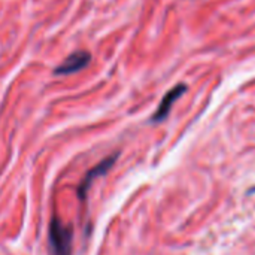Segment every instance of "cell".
Masks as SVG:
<instances>
[{"mask_svg": "<svg viewBox=\"0 0 255 255\" xmlns=\"http://www.w3.org/2000/svg\"><path fill=\"white\" fill-rule=\"evenodd\" d=\"M185 90H187L185 85H178V87L172 88V90L164 96V99L161 100V103H160L157 112H155L154 117H152V121H157V123H158V121H163V120L169 115V112H170L173 103L182 96V93H184Z\"/></svg>", "mask_w": 255, "mask_h": 255, "instance_id": "277c9868", "label": "cell"}, {"mask_svg": "<svg viewBox=\"0 0 255 255\" xmlns=\"http://www.w3.org/2000/svg\"><path fill=\"white\" fill-rule=\"evenodd\" d=\"M117 157H118V154H114V155H111V157H108V158H105L103 161H100L96 167H93L91 170H88V173H87V176L84 178V181H82V184H81V187H79V197L82 199V197H85V194H87V191H88V188H90V185L93 184V181L94 179H97L99 176H102V175H105L114 164H115V160H117Z\"/></svg>", "mask_w": 255, "mask_h": 255, "instance_id": "3957f363", "label": "cell"}, {"mask_svg": "<svg viewBox=\"0 0 255 255\" xmlns=\"http://www.w3.org/2000/svg\"><path fill=\"white\" fill-rule=\"evenodd\" d=\"M73 230L58 218H52L49 224V247L54 255H72Z\"/></svg>", "mask_w": 255, "mask_h": 255, "instance_id": "6da1fadb", "label": "cell"}, {"mask_svg": "<svg viewBox=\"0 0 255 255\" xmlns=\"http://www.w3.org/2000/svg\"><path fill=\"white\" fill-rule=\"evenodd\" d=\"M90 60H91L90 52H87V51H76V52L70 54L63 61V64H60L55 69V73L57 75H70V73H75V72L87 67L88 63H90Z\"/></svg>", "mask_w": 255, "mask_h": 255, "instance_id": "7a4b0ae2", "label": "cell"}]
</instances>
